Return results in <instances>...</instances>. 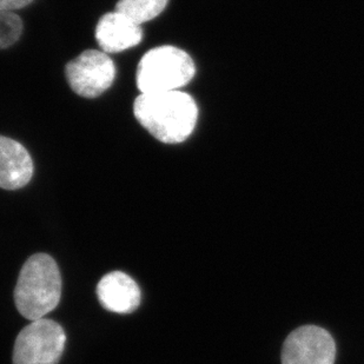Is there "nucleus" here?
Listing matches in <instances>:
<instances>
[{
    "label": "nucleus",
    "mask_w": 364,
    "mask_h": 364,
    "mask_svg": "<svg viewBox=\"0 0 364 364\" xmlns=\"http://www.w3.org/2000/svg\"><path fill=\"white\" fill-rule=\"evenodd\" d=\"M168 0H119L116 11L141 25L162 14Z\"/></svg>",
    "instance_id": "10"
},
{
    "label": "nucleus",
    "mask_w": 364,
    "mask_h": 364,
    "mask_svg": "<svg viewBox=\"0 0 364 364\" xmlns=\"http://www.w3.org/2000/svg\"><path fill=\"white\" fill-rule=\"evenodd\" d=\"M65 343V331L60 324L45 317L31 321L17 336L14 364H58Z\"/></svg>",
    "instance_id": "4"
},
{
    "label": "nucleus",
    "mask_w": 364,
    "mask_h": 364,
    "mask_svg": "<svg viewBox=\"0 0 364 364\" xmlns=\"http://www.w3.org/2000/svg\"><path fill=\"white\" fill-rule=\"evenodd\" d=\"M33 176V162L28 150L17 141L0 136V188L18 190Z\"/></svg>",
    "instance_id": "9"
},
{
    "label": "nucleus",
    "mask_w": 364,
    "mask_h": 364,
    "mask_svg": "<svg viewBox=\"0 0 364 364\" xmlns=\"http://www.w3.org/2000/svg\"><path fill=\"white\" fill-rule=\"evenodd\" d=\"M62 276L55 259L36 254L25 262L14 289V303L21 316L30 321L44 318L58 306Z\"/></svg>",
    "instance_id": "2"
},
{
    "label": "nucleus",
    "mask_w": 364,
    "mask_h": 364,
    "mask_svg": "<svg viewBox=\"0 0 364 364\" xmlns=\"http://www.w3.org/2000/svg\"><path fill=\"white\" fill-rule=\"evenodd\" d=\"M32 0H0V11H12L28 6Z\"/></svg>",
    "instance_id": "12"
},
{
    "label": "nucleus",
    "mask_w": 364,
    "mask_h": 364,
    "mask_svg": "<svg viewBox=\"0 0 364 364\" xmlns=\"http://www.w3.org/2000/svg\"><path fill=\"white\" fill-rule=\"evenodd\" d=\"M195 73V63L186 51L164 45L143 55L136 80L141 93L168 92L186 85Z\"/></svg>",
    "instance_id": "3"
},
{
    "label": "nucleus",
    "mask_w": 364,
    "mask_h": 364,
    "mask_svg": "<svg viewBox=\"0 0 364 364\" xmlns=\"http://www.w3.org/2000/svg\"><path fill=\"white\" fill-rule=\"evenodd\" d=\"M335 358V341L320 326H301L283 344L282 364H333Z\"/></svg>",
    "instance_id": "6"
},
{
    "label": "nucleus",
    "mask_w": 364,
    "mask_h": 364,
    "mask_svg": "<svg viewBox=\"0 0 364 364\" xmlns=\"http://www.w3.org/2000/svg\"><path fill=\"white\" fill-rule=\"evenodd\" d=\"M134 117L157 141L178 144L191 136L198 107L193 97L181 91L141 93L134 103Z\"/></svg>",
    "instance_id": "1"
},
{
    "label": "nucleus",
    "mask_w": 364,
    "mask_h": 364,
    "mask_svg": "<svg viewBox=\"0 0 364 364\" xmlns=\"http://www.w3.org/2000/svg\"><path fill=\"white\" fill-rule=\"evenodd\" d=\"M100 304L112 313H134L141 306V292L137 283L125 272H112L97 285Z\"/></svg>",
    "instance_id": "7"
},
{
    "label": "nucleus",
    "mask_w": 364,
    "mask_h": 364,
    "mask_svg": "<svg viewBox=\"0 0 364 364\" xmlns=\"http://www.w3.org/2000/svg\"><path fill=\"white\" fill-rule=\"evenodd\" d=\"M141 38V25L117 11L104 14L97 24V43L105 53L125 51L139 44Z\"/></svg>",
    "instance_id": "8"
},
{
    "label": "nucleus",
    "mask_w": 364,
    "mask_h": 364,
    "mask_svg": "<svg viewBox=\"0 0 364 364\" xmlns=\"http://www.w3.org/2000/svg\"><path fill=\"white\" fill-rule=\"evenodd\" d=\"M65 73L66 80L77 95L96 98L110 89L116 77V68L105 52L87 50L68 63Z\"/></svg>",
    "instance_id": "5"
},
{
    "label": "nucleus",
    "mask_w": 364,
    "mask_h": 364,
    "mask_svg": "<svg viewBox=\"0 0 364 364\" xmlns=\"http://www.w3.org/2000/svg\"><path fill=\"white\" fill-rule=\"evenodd\" d=\"M23 32V21L11 11H0V48L14 45Z\"/></svg>",
    "instance_id": "11"
}]
</instances>
